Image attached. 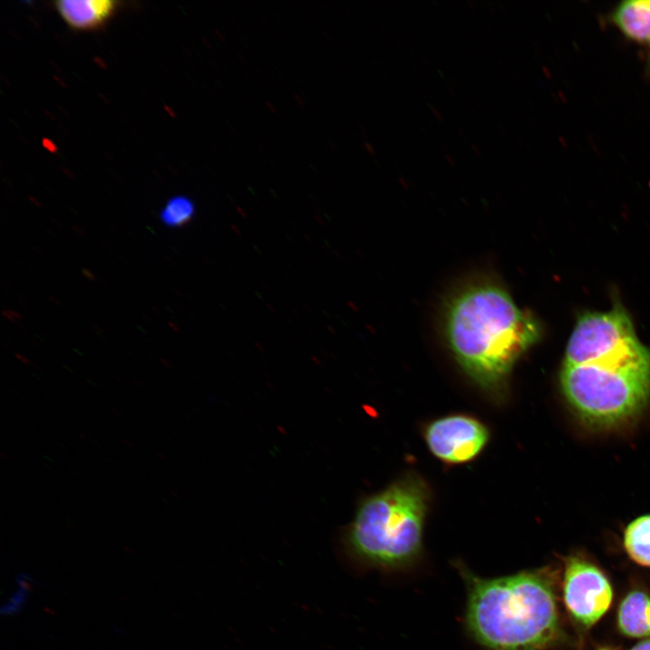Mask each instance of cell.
Listing matches in <instances>:
<instances>
[{
  "label": "cell",
  "instance_id": "obj_1",
  "mask_svg": "<svg viewBox=\"0 0 650 650\" xmlns=\"http://www.w3.org/2000/svg\"><path fill=\"white\" fill-rule=\"evenodd\" d=\"M443 333L463 371L497 395L505 391L515 363L538 340L540 329L503 287L480 282L450 300Z\"/></svg>",
  "mask_w": 650,
  "mask_h": 650
},
{
  "label": "cell",
  "instance_id": "obj_2",
  "mask_svg": "<svg viewBox=\"0 0 650 650\" xmlns=\"http://www.w3.org/2000/svg\"><path fill=\"white\" fill-rule=\"evenodd\" d=\"M468 580L467 623L478 643L492 650H542L556 640L558 608L546 574Z\"/></svg>",
  "mask_w": 650,
  "mask_h": 650
},
{
  "label": "cell",
  "instance_id": "obj_3",
  "mask_svg": "<svg viewBox=\"0 0 650 650\" xmlns=\"http://www.w3.org/2000/svg\"><path fill=\"white\" fill-rule=\"evenodd\" d=\"M560 383L581 422L593 428L618 426L650 400V350L636 339L588 362L563 364Z\"/></svg>",
  "mask_w": 650,
  "mask_h": 650
},
{
  "label": "cell",
  "instance_id": "obj_4",
  "mask_svg": "<svg viewBox=\"0 0 650 650\" xmlns=\"http://www.w3.org/2000/svg\"><path fill=\"white\" fill-rule=\"evenodd\" d=\"M430 490L421 478L407 475L364 499L347 533L358 558L385 568L414 561L422 546Z\"/></svg>",
  "mask_w": 650,
  "mask_h": 650
},
{
  "label": "cell",
  "instance_id": "obj_5",
  "mask_svg": "<svg viewBox=\"0 0 650 650\" xmlns=\"http://www.w3.org/2000/svg\"><path fill=\"white\" fill-rule=\"evenodd\" d=\"M636 339L632 320L623 308L617 306L606 312H586L571 332L563 364L588 362Z\"/></svg>",
  "mask_w": 650,
  "mask_h": 650
},
{
  "label": "cell",
  "instance_id": "obj_6",
  "mask_svg": "<svg viewBox=\"0 0 650 650\" xmlns=\"http://www.w3.org/2000/svg\"><path fill=\"white\" fill-rule=\"evenodd\" d=\"M612 598L611 585L598 567L577 557L565 560L563 600L574 620L591 627L607 612Z\"/></svg>",
  "mask_w": 650,
  "mask_h": 650
},
{
  "label": "cell",
  "instance_id": "obj_7",
  "mask_svg": "<svg viewBox=\"0 0 650 650\" xmlns=\"http://www.w3.org/2000/svg\"><path fill=\"white\" fill-rule=\"evenodd\" d=\"M488 428L478 419L466 414H450L431 422L424 430L430 451L450 464L475 459L486 446Z\"/></svg>",
  "mask_w": 650,
  "mask_h": 650
},
{
  "label": "cell",
  "instance_id": "obj_8",
  "mask_svg": "<svg viewBox=\"0 0 650 650\" xmlns=\"http://www.w3.org/2000/svg\"><path fill=\"white\" fill-rule=\"evenodd\" d=\"M55 7L72 28L88 30L100 26L115 12L116 2L111 0H60Z\"/></svg>",
  "mask_w": 650,
  "mask_h": 650
},
{
  "label": "cell",
  "instance_id": "obj_9",
  "mask_svg": "<svg viewBox=\"0 0 650 650\" xmlns=\"http://www.w3.org/2000/svg\"><path fill=\"white\" fill-rule=\"evenodd\" d=\"M618 626L629 637L650 636V596L644 591L628 593L618 610Z\"/></svg>",
  "mask_w": 650,
  "mask_h": 650
},
{
  "label": "cell",
  "instance_id": "obj_10",
  "mask_svg": "<svg viewBox=\"0 0 650 650\" xmlns=\"http://www.w3.org/2000/svg\"><path fill=\"white\" fill-rule=\"evenodd\" d=\"M614 21L627 37L650 43V1L623 2L614 13Z\"/></svg>",
  "mask_w": 650,
  "mask_h": 650
},
{
  "label": "cell",
  "instance_id": "obj_11",
  "mask_svg": "<svg viewBox=\"0 0 650 650\" xmlns=\"http://www.w3.org/2000/svg\"><path fill=\"white\" fill-rule=\"evenodd\" d=\"M623 543L635 562L650 567V515H641L628 524Z\"/></svg>",
  "mask_w": 650,
  "mask_h": 650
},
{
  "label": "cell",
  "instance_id": "obj_12",
  "mask_svg": "<svg viewBox=\"0 0 650 650\" xmlns=\"http://www.w3.org/2000/svg\"><path fill=\"white\" fill-rule=\"evenodd\" d=\"M194 213L193 201L187 196L177 195L167 200L160 211V218L164 225L177 228L190 222Z\"/></svg>",
  "mask_w": 650,
  "mask_h": 650
},
{
  "label": "cell",
  "instance_id": "obj_13",
  "mask_svg": "<svg viewBox=\"0 0 650 650\" xmlns=\"http://www.w3.org/2000/svg\"><path fill=\"white\" fill-rule=\"evenodd\" d=\"M630 650H650V639L644 640L634 645Z\"/></svg>",
  "mask_w": 650,
  "mask_h": 650
},
{
  "label": "cell",
  "instance_id": "obj_14",
  "mask_svg": "<svg viewBox=\"0 0 650 650\" xmlns=\"http://www.w3.org/2000/svg\"><path fill=\"white\" fill-rule=\"evenodd\" d=\"M446 159H447V161L449 162V163H450V165H454V164H455V161H454L450 155H446Z\"/></svg>",
  "mask_w": 650,
  "mask_h": 650
},
{
  "label": "cell",
  "instance_id": "obj_15",
  "mask_svg": "<svg viewBox=\"0 0 650 650\" xmlns=\"http://www.w3.org/2000/svg\"><path fill=\"white\" fill-rule=\"evenodd\" d=\"M432 112L436 115V116H437L439 119H442L441 114H440L434 107L432 108Z\"/></svg>",
  "mask_w": 650,
  "mask_h": 650
},
{
  "label": "cell",
  "instance_id": "obj_16",
  "mask_svg": "<svg viewBox=\"0 0 650 650\" xmlns=\"http://www.w3.org/2000/svg\"><path fill=\"white\" fill-rule=\"evenodd\" d=\"M599 650H611V649H608V648H601V649H599Z\"/></svg>",
  "mask_w": 650,
  "mask_h": 650
}]
</instances>
